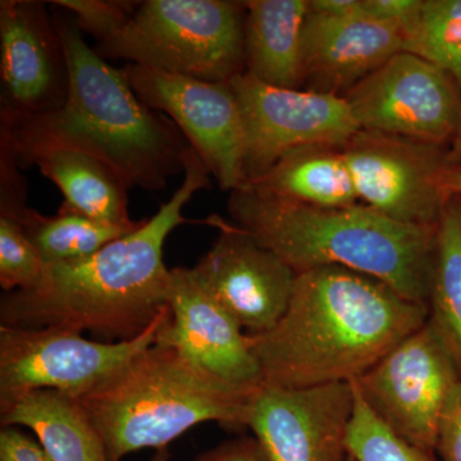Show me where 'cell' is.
Listing matches in <instances>:
<instances>
[{"mask_svg":"<svg viewBox=\"0 0 461 461\" xmlns=\"http://www.w3.org/2000/svg\"><path fill=\"white\" fill-rule=\"evenodd\" d=\"M184 167L181 186L138 230L84 259L45 264L36 286L5 293L0 326L89 330L108 342L130 341L145 332L168 308L166 240L176 227L191 223L182 209L193 196L212 189L211 172L193 148Z\"/></svg>","mask_w":461,"mask_h":461,"instance_id":"6da1fadb","label":"cell"},{"mask_svg":"<svg viewBox=\"0 0 461 461\" xmlns=\"http://www.w3.org/2000/svg\"><path fill=\"white\" fill-rule=\"evenodd\" d=\"M429 318V305L406 299L378 278L320 267L297 275L286 313L268 332L249 335V342L263 384H350Z\"/></svg>","mask_w":461,"mask_h":461,"instance_id":"7a4b0ae2","label":"cell"},{"mask_svg":"<svg viewBox=\"0 0 461 461\" xmlns=\"http://www.w3.org/2000/svg\"><path fill=\"white\" fill-rule=\"evenodd\" d=\"M53 17L68 63V98L51 113L0 122V148L20 168L45 149H75L111 167L130 189H165L171 176L185 171L190 142L138 98L122 69L87 45L74 16Z\"/></svg>","mask_w":461,"mask_h":461,"instance_id":"3957f363","label":"cell"},{"mask_svg":"<svg viewBox=\"0 0 461 461\" xmlns=\"http://www.w3.org/2000/svg\"><path fill=\"white\" fill-rule=\"evenodd\" d=\"M229 211L239 227L275 251L296 275L345 267L429 305L437 229L399 222L362 203L318 208L248 186L230 193Z\"/></svg>","mask_w":461,"mask_h":461,"instance_id":"277c9868","label":"cell"},{"mask_svg":"<svg viewBox=\"0 0 461 461\" xmlns=\"http://www.w3.org/2000/svg\"><path fill=\"white\" fill-rule=\"evenodd\" d=\"M257 390L213 377L169 346L151 345L77 397L98 430L109 461L144 448H166L205 421L248 429Z\"/></svg>","mask_w":461,"mask_h":461,"instance_id":"5b68a950","label":"cell"},{"mask_svg":"<svg viewBox=\"0 0 461 461\" xmlns=\"http://www.w3.org/2000/svg\"><path fill=\"white\" fill-rule=\"evenodd\" d=\"M244 2L145 0L94 50L167 74L230 83L247 74Z\"/></svg>","mask_w":461,"mask_h":461,"instance_id":"8992f818","label":"cell"},{"mask_svg":"<svg viewBox=\"0 0 461 461\" xmlns=\"http://www.w3.org/2000/svg\"><path fill=\"white\" fill-rule=\"evenodd\" d=\"M353 384L396 436L435 453L439 421L461 375L429 320Z\"/></svg>","mask_w":461,"mask_h":461,"instance_id":"52a82bcc","label":"cell"},{"mask_svg":"<svg viewBox=\"0 0 461 461\" xmlns=\"http://www.w3.org/2000/svg\"><path fill=\"white\" fill-rule=\"evenodd\" d=\"M169 306L139 338L100 342L80 332L0 326V405L36 390L80 397L149 346L168 318Z\"/></svg>","mask_w":461,"mask_h":461,"instance_id":"ba28073f","label":"cell"},{"mask_svg":"<svg viewBox=\"0 0 461 461\" xmlns=\"http://www.w3.org/2000/svg\"><path fill=\"white\" fill-rule=\"evenodd\" d=\"M360 130L448 148L461 120V91L444 69L399 51L345 94Z\"/></svg>","mask_w":461,"mask_h":461,"instance_id":"9c48e42d","label":"cell"},{"mask_svg":"<svg viewBox=\"0 0 461 461\" xmlns=\"http://www.w3.org/2000/svg\"><path fill=\"white\" fill-rule=\"evenodd\" d=\"M360 203L393 220L437 229L447 148L369 130L341 145Z\"/></svg>","mask_w":461,"mask_h":461,"instance_id":"30bf717a","label":"cell"},{"mask_svg":"<svg viewBox=\"0 0 461 461\" xmlns=\"http://www.w3.org/2000/svg\"><path fill=\"white\" fill-rule=\"evenodd\" d=\"M244 122L245 182L257 180L288 151L344 145L359 131L344 96L282 89L242 74L230 81Z\"/></svg>","mask_w":461,"mask_h":461,"instance_id":"8fae6325","label":"cell"},{"mask_svg":"<svg viewBox=\"0 0 461 461\" xmlns=\"http://www.w3.org/2000/svg\"><path fill=\"white\" fill-rule=\"evenodd\" d=\"M121 69L138 98L181 130L221 190L232 193L244 185L247 139L230 83H209L131 63Z\"/></svg>","mask_w":461,"mask_h":461,"instance_id":"7c38bea8","label":"cell"},{"mask_svg":"<svg viewBox=\"0 0 461 461\" xmlns=\"http://www.w3.org/2000/svg\"><path fill=\"white\" fill-rule=\"evenodd\" d=\"M48 5L0 2V122L51 113L68 98V63Z\"/></svg>","mask_w":461,"mask_h":461,"instance_id":"4fadbf2b","label":"cell"},{"mask_svg":"<svg viewBox=\"0 0 461 461\" xmlns=\"http://www.w3.org/2000/svg\"><path fill=\"white\" fill-rule=\"evenodd\" d=\"M353 384L285 388L263 384L254 393L248 429L269 461H348Z\"/></svg>","mask_w":461,"mask_h":461,"instance_id":"5bb4252c","label":"cell"},{"mask_svg":"<svg viewBox=\"0 0 461 461\" xmlns=\"http://www.w3.org/2000/svg\"><path fill=\"white\" fill-rule=\"evenodd\" d=\"M208 223L220 235L191 268L194 275L247 335L268 332L286 313L295 271L238 224L218 217Z\"/></svg>","mask_w":461,"mask_h":461,"instance_id":"9a60e30c","label":"cell"},{"mask_svg":"<svg viewBox=\"0 0 461 461\" xmlns=\"http://www.w3.org/2000/svg\"><path fill=\"white\" fill-rule=\"evenodd\" d=\"M169 313L156 344L169 346L213 377L232 386L258 390L263 384L249 335L202 284L193 269L172 268Z\"/></svg>","mask_w":461,"mask_h":461,"instance_id":"2e32d148","label":"cell"},{"mask_svg":"<svg viewBox=\"0 0 461 461\" xmlns=\"http://www.w3.org/2000/svg\"><path fill=\"white\" fill-rule=\"evenodd\" d=\"M396 27L362 14H306L302 41V89L344 96L402 50Z\"/></svg>","mask_w":461,"mask_h":461,"instance_id":"e0dca14e","label":"cell"},{"mask_svg":"<svg viewBox=\"0 0 461 461\" xmlns=\"http://www.w3.org/2000/svg\"><path fill=\"white\" fill-rule=\"evenodd\" d=\"M245 20L247 74L271 86L302 89L308 0H250Z\"/></svg>","mask_w":461,"mask_h":461,"instance_id":"ac0fdd59","label":"cell"},{"mask_svg":"<svg viewBox=\"0 0 461 461\" xmlns=\"http://www.w3.org/2000/svg\"><path fill=\"white\" fill-rule=\"evenodd\" d=\"M2 427H26L53 461H109L104 442L76 397L36 390L0 405Z\"/></svg>","mask_w":461,"mask_h":461,"instance_id":"d6986e66","label":"cell"},{"mask_svg":"<svg viewBox=\"0 0 461 461\" xmlns=\"http://www.w3.org/2000/svg\"><path fill=\"white\" fill-rule=\"evenodd\" d=\"M62 191L60 209L86 215L99 222L132 224L126 182L98 158L67 148L38 151L26 160Z\"/></svg>","mask_w":461,"mask_h":461,"instance_id":"ffe728a7","label":"cell"},{"mask_svg":"<svg viewBox=\"0 0 461 461\" xmlns=\"http://www.w3.org/2000/svg\"><path fill=\"white\" fill-rule=\"evenodd\" d=\"M242 186L318 208L360 204L341 145L294 149L282 156L269 171Z\"/></svg>","mask_w":461,"mask_h":461,"instance_id":"44dd1931","label":"cell"},{"mask_svg":"<svg viewBox=\"0 0 461 461\" xmlns=\"http://www.w3.org/2000/svg\"><path fill=\"white\" fill-rule=\"evenodd\" d=\"M0 215H9L23 226L44 264L74 262L93 256L144 223V221H136L122 226L99 222L60 208L57 215H44L27 204L0 208Z\"/></svg>","mask_w":461,"mask_h":461,"instance_id":"7402d4cb","label":"cell"},{"mask_svg":"<svg viewBox=\"0 0 461 461\" xmlns=\"http://www.w3.org/2000/svg\"><path fill=\"white\" fill-rule=\"evenodd\" d=\"M429 308V320L461 375V200L456 198L447 200L437 226Z\"/></svg>","mask_w":461,"mask_h":461,"instance_id":"603a6c76","label":"cell"},{"mask_svg":"<svg viewBox=\"0 0 461 461\" xmlns=\"http://www.w3.org/2000/svg\"><path fill=\"white\" fill-rule=\"evenodd\" d=\"M402 50L444 69L461 91V0H423Z\"/></svg>","mask_w":461,"mask_h":461,"instance_id":"cb8c5ba5","label":"cell"},{"mask_svg":"<svg viewBox=\"0 0 461 461\" xmlns=\"http://www.w3.org/2000/svg\"><path fill=\"white\" fill-rule=\"evenodd\" d=\"M353 387L355 402L348 450L355 461H439L433 451L415 447L396 436L369 409L354 384Z\"/></svg>","mask_w":461,"mask_h":461,"instance_id":"d4e9b609","label":"cell"},{"mask_svg":"<svg viewBox=\"0 0 461 461\" xmlns=\"http://www.w3.org/2000/svg\"><path fill=\"white\" fill-rule=\"evenodd\" d=\"M44 262L23 226L0 215V286L5 293L30 290L41 280Z\"/></svg>","mask_w":461,"mask_h":461,"instance_id":"484cf974","label":"cell"},{"mask_svg":"<svg viewBox=\"0 0 461 461\" xmlns=\"http://www.w3.org/2000/svg\"><path fill=\"white\" fill-rule=\"evenodd\" d=\"M50 3L71 12L81 32L89 33L99 45L112 38L127 23L139 2L57 0Z\"/></svg>","mask_w":461,"mask_h":461,"instance_id":"4316f807","label":"cell"},{"mask_svg":"<svg viewBox=\"0 0 461 461\" xmlns=\"http://www.w3.org/2000/svg\"><path fill=\"white\" fill-rule=\"evenodd\" d=\"M423 0H362L366 16L396 27L403 39L417 26Z\"/></svg>","mask_w":461,"mask_h":461,"instance_id":"83f0119b","label":"cell"},{"mask_svg":"<svg viewBox=\"0 0 461 461\" xmlns=\"http://www.w3.org/2000/svg\"><path fill=\"white\" fill-rule=\"evenodd\" d=\"M435 453L439 461H461V384L439 421Z\"/></svg>","mask_w":461,"mask_h":461,"instance_id":"f1b7e54d","label":"cell"},{"mask_svg":"<svg viewBox=\"0 0 461 461\" xmlns=\"http://www.w3.org/2000/svg\"><path fill=\"white\" fill-rule=\"evenodd\" d=\"M0 461H53L39 441L16 427L0 430Z\"/></svg>","mask_w":461,"mask_h":461,"instance_id":"f546056e","label":"cell"},{"mask_svg":"<svg viewBox=\"0 0 461 461\" xmlns=\"http://www.w3.org/2000/svg\"><path fill=\"white\" fill-rule=\"evenodd\" d=\"M195 461H269L254 436H242L204 451Z\"/></svg>","mask_w":461,"mask_h":461,"instance_id":"4dcf8cb0","label":"cell"},{"mask_svg":"<svg viewBox=\"0 0 461 461\" xmlns=\"http://www.w3.org/2000/svg\"><path fill=\"white\" fill-rule=\"evenodd\" d=\"M308 9L313 14L330 17L363 14L362 0H308Z\"/></svg>","mask_w":461,"mask_h":461,"instance_id":"1f68e13d","label":"cell"},{"mask_svg":"<svg viewBox=\"0 0 461 461\" xmlns=\"http://www.w3.org/2000/svg\"><path fill=\"white\" fill-rule=\"evenodd\" d=\"M442 186H444L447 199L456 198L461 200V167H447L442 177Z\"/></svg>","mask_w":461,"mask_h":461,"instance_id":"d6a6232c","label":"cell"},{"mask_svg":"<svg viewBox=\"0 0 461 461\" xmlns=\"http://www.w3.org/2000/svg\"><path fill=\"white\" fill-rule=\"evenodd\" d=\"M448 167H461V120L456 135L447 148Z\"/></svg>","mask_w":461,"mask_h":461,"instance_id":"836d02e7","label":"cell"},{"mask_svg":"<svg viewBox=\"0 0 461 461\" xmlns=\"http://www.w3.org/2000/svg\"><path fill=\"white\" fill-rule=\"evenodd\" d=\"M150 461H169L168 451H167V448L157 450L156 455H154L153 459Z\"/></svg>","mask_w":461,"mask_h":461,"instance_id":"e575fe53","label":"cell"},{"mask_svg":"<svg viewBox=\"0 0 461 461\" xmlns=\"http://www.w3.org/2000/svg\"><path fill=\"white\" fill-rule=\"evenodd\" d=\"M348 461H355V460L353 459V457L350 456V459H348Z\"/></svg>","mask_w":461,"mask_h":461,"instance_id":"d590c367","label":"cell"},{"mask_svg":"<svg viewBox=\"0 0 461 461\" xmlns=\"http://www.w3.org/2000/svg\"><path fill=\"white\" fill-rule=\"evenodd\" d=\"M169 461H171V460H169Z\"/></svg>","mask_w":461,"mask_h":461,"instance_id":"8d00e7d4","label":"cell"}]
</instances>
